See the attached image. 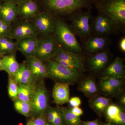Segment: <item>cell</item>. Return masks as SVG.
<instances>
[{"instance_id": "cell-1", "label": "cell", "mask_w": 125, "mask_h": 125, "mask_svg": "<svg viewBox=\"0 0 125 125\" xmlns=\"http://www.w3.org/2000/svg\"><path fill=\"white\" fill-rule=\"evenodd\" d=\"M41 11L53 15L74 14L86 7L88 0H36Z\"/></svg>"}, {"instance_id": "cell-2", "label": "cell", "mask_w": 125, "mask_h": 125, "mask_svg": "<svg viewBox=\"0 0 125 125\" xmlns=\"http://www.w3.org/2000/svg\"><path fill=\"white\" fill-rule=\"evenodd\" d=\"M53 33L58 44L63 48L75 53L82 51L73 32L63 21L60 19L55 20Z\"/></svg>"}, {"instance_id": "cell-3", "label": "cell", "mask_w": 125, "mask_h": 125, "mask_svg": "<svg viewBox=\"0 0 125 125\" xmlns=\"http://www.w3.org/2000/svg\"><path fill=\"white\" fill-rule=\"evenodd\" d=\"M31 106L30 118L46 114L49 106L48 92L43 80L38 81L34 87L30 101Z\"/></svg>"}, {"instance_id": "cell-4", "label": "cell", "mask_w": 125, "mask_h": 125, "mask_svg": "<svg viewBox=\"0 0 125 125\" xmlns=\"http://www.w3.org/2000/svg\"><path fill=\"white\" fill-rule=\"evenodd\" d=\"M45 62L48 77L57 82L73 83L78 80L80 75V71L67 68L52 60Z\"/></svg>"}, {"instance_id": "cell-5", "label": "cell", "mask_w": 125, "mask_h": 125, "mask_svg": "<svg viewBox=\"0 0 125 125\" xmlns=\"http://www.w3.org/2000/svg\"><path fill=\"white\" fill-rule=\"evenodd\" d=\"M98 9L116 25L125 23V0H103L98 4Z\"/></svg>"}, {"instance_id": "cell-6", "label": "cell", "mask_w": 125, "mask_h": 125, "mask_svg": "<svg viewBox=\"0 0 125 125\" xmlns=\"http://www.w3.org/2000/svg\"><path fill=\"white\" fill-rule=\"evenodd\" d=\"M38 44L35 57L45 62L51 60L59 48V45L54 35H42L38 38Z\"/></svg>"}, {"instance_id": "cell-7", "label": "cell", "mask_w": 125, "mask_h": 125, "mask_svg": "<svg viewBox=\"0 0 125 125\" xmlns=\"http://www.w3.org/2000/svg\"><path fill=\"white\" fill-rule=\"evenodd\" d=\"M13 24L9 36L12 39L17 40L29 37H38L39 34L32 21L17 19Z\"/></svg>"}, {"instance_id": "cell-8", "label": "cell", "mask_w": 125, "mask_h": 125, "mask_svg": "<svg viewBox=\"0 0 125 125\" xmlns=\"http://www.w3.org/2000/svg\"><path fill=\"white\" fill-rule=\"evenodd\" d=\"M51 60L64 66L80 71L83 68V63L81 57L75 52L59 47L56 55Z\"/></svg>"}, {"instance_id": "cell-9", "label": "cell", "mask_w": 125, "mask_h": 125, "mask_svg": "<svg viewBox=\"0 0 125 125\" xmlns=\"http://www.w3.org/2000/svg\"><path fill=\"white\" fill-rule=\"evenodd\" d=\"M90 11H78L71 18V27L75 35L81 38L89 36L91 30L89 22Z\"/></svg>"}, {"instance_id": "cell-10", "label": "cell", "mask_w": 125, "mask_h": 125, "mask_svg": "<svg viewBox=\"0 0 125 125\" xmlns=\"http://www.w3.org/2000/svg\"><path fill=\"white\" fill-rule=\"evenodd\" d=\"M55 20L50 14L44 11H40L32 21L39 33L46 35L53 33Z\"/></svg>"}, {"instance_id": "cell-11", "label": "cell", "mask_w": 125, "mask_h": 125, "mask_svg": "<svg viewBox=\"0 0 125 125\" xmlns=\"http://www.w3.org/2000/svg\"><path fill=\"white\" fill-rule=\"evenodd\" d=\"M16 5L18 18L19 19L33 21L41 11L36 0H27Z\"/></svg>"}, {"instance_id": "cell-12", "label": "cell", "mask_w": 125, "mask_h": 125, "mask_svg": "<svg viewBox=\"0 0 125 125\" xmlns=\"http://www.w3.org/2000/svg\"><path fill=\"white\" fill-rule=\"evenodd\" d=\"M15 43L18 50L27 58L35 56L38 44L37 37L25 38L16 40Z\"/></svg>"}, {"instance_id": "cell-13", "label": "cell", "mask_w": 125, "mask_h": 125, "mask_svg": "<svg viewBox=\"0 0 125 125\" xmlns=\"http://www.w3.org/2000/svg\"><path fill=\"white\" fill-rule=\"evenodd\" d=\"M115 25L114 22L109 17L101 13L94 19V30L99 35L107 34L113 31Z\"/></svg>"}, {"instance_id": "cell-14", "label": "cell", "mask_w": 125, "mask_h": 125, "mask_svg": "<svg viewBox=\"0 0 125 125\" xmlns=\"http://www.w3.org/2000/svg\"><path fill=\"white\" fill-rule=\"evenodd\" d=\"M70 89L68 83L56 82L52 90L54 102L57 105H62L69 102Z\"/></svg>"}, {"instance_id": "cell-15", "label": "cell", "mask_w": 125, "mask_h": 125, "mask_svg": "<svg viewBox=\"0 0 125 125\" xmlns=\"http://www.w3.org/2000/svg\"><path fill=\"white\" fill-rule=\"evenodd\" d=\"M13 78L18 84L32 86L38 81L25 63L20 64L18 70Z\"/></svg>"}, {"instance_id": "cell-16", "label": "cell", "mask_w": 125, "mask_h": 125, "mask_svg": "<svg viewBox=\"0 0 125 125\" xmlns=\"http://www.w3.org/2000/svg\"><path fill=\"white\" fill-rule=\"evenodd\" d=\"M125 71L123 61L117 57L105 70L102 79L114 78L122 79L125 76Z\"/></svg>"}, {"instance_id": "cell-17", "label": "cell", "mask_w": 125, "mask_h": 125, "mask_svg": "<svg viewBox=\"0 0 125 125\" xmlns=\"http://www.w3.org/2000/svg\"><path fill=\"white\" fill-rule=\"evenodd\" d=\"M109 122L114 125H125V113L123 109L116 105H109L106 110Z\"/></svg>"}, {"instance_id": "cell-18", "label": "cell", "mask_w": 125, "mask_h": 125, "mask_svg": "<svg viewBox=\"0 0 125 125\" xmlns=\"http://www.w3.org/2000/svg\"><path fill=\"white\" fill-rule=\"evenodd\" d=\"M0 18L9 24L11 25L18 18L17 5L4 2L0 10Z\"/></svg>"}, {"instance_id": "cell-19", "label": "cell", "mask_w": 125, "mask_h": 125, "mask_svg": "<svg viewBox=\"0 0 125 125\" xmlns=\"http://www.w3.org/2000/svg\"><path fill=\"white\" fill-rule=\"evenodd\" d=\"M123 84L122 79L102 78L100 82L101 91L107 95H113L121 88Z\"/></svg>"}, {"instance_id": "cell-20", "label": "cell", "mask_w": 125, "mask_h": 125, "mask_svg": "<svg viewBox=\"0 0 125 125\" xmlns=\"http://www.w3.org/2000/svg\"><path fill=\"white\" fill-rule=\"evenodd\" d=\"M108 61L107 52L103 51L89 58V63L92 70L99 71L104 68Z\"/></svg>"}, {"instance_id": "cell-21", "label": "cell", "mask_w": 125, "mask_h": 125, "mask_svg": "<svg viewBox=\"0 0 125 125\" xmlns=\"http://www.w3.org/2000/svg\"><path fill=\"white\" fill-rule=\"evenodd\" d=\"M3 70L6 72L9 76L13 77L15 74L19 67L15 53L5 55L2 58Z\"/></svg>"}, {"instance_id": "cell-22", "label": "cell", "mask_w": 125, "mask_h": 125, "mask_svg": "<svg viewBox=\"0 0 125 125\" xmlns=\"http://www.w3.org/2000/svg\"><path fill=\"white\" fill-rule=\"evenodd\" d=\"M106 43L104 37L99 36L90 37L85 41L84 47L90 53L98 51L104 48Z\"/></svg>"}, {"instance_id": "cell-23", "label": "cell", "mask_w": 125, "mask_h": 125, "mask_svg": "<svg viewBox=\"0 0 125 125\" xmlns=\"http://www.w3.org/2000/svg\"><path fill=\"white\" fill-rule=\"evenodd\" d=\"M15 42L9 37H0V52L2 54L15 53L17 51Z\"/></svg>"}, {"instance_id": "cell-24", "label": "cell", "mask_w": 125, "mask_h": 125, "mask_svg": "<svg viewBox=\"0 0 125 125\" xmlns=\"http://www.w3.org/2000/svg\"><path fill=\"white\" fill-rule=\"evenodd\" d=\"M25 63L36 80L39 72L46 64L45 62L35 56L27 58Z\"/></svg>"}, {"instance_id": "cell-25", "label": "cell", "mask_w": 125, "mask_h": 125, "mask_svg": "<svg viewBox=\"0 0 125 125\" xmlns=\"http://www.w3.org/2000/svg\"><path fill=\"white\" fill-rule=\"evenodd\" d=\"M110 100L103 97H98L91 101L90 105L93 109L99 114H101L109 106Z\"/></svg>"}, {"instance_id": "cell-26", "label": "cell", "mask_w": 125, "mask_h": 125, "mask_svg": "<svg viewBox=\"0 0 125 125\" xmlns=\"http://www.w3.org/2000/svg\"><path fill=\"white\" fill-rule=\"evenodd\" d=\"M62 113L67 125H81L82 121L80 116H76L73 114L70 109L64 107H59Z\"/></svg>"}, {"instance_id": "cell-27", "label": "cell", "mask_w": 125, "mask_h": 125, "mask_svg": "<svg viewBox=\"0 0 125 125\" xmlns=\"http://www.w3.org/2000/svg\"><path fill=\"white\" fill-rule=\"evenodd\" d=\"M79 89L84 94L92 95L97 92V88L95 82L92 78H88L82 81L79 85Z\"/></svg>"}, {"instance_id": "cell-28", "label": "cell", "mask_w": 125, "mask_h": 125, "mask_svg": "<svg viewBox=\"0 0 125 125\" xmlns=\"http://www.w3.org/2000/svg\"><path fill=\"white\" fill-rule=\"evenodd\" d=\"M35 85L32 86L18 84V99L23 102H30L33 90Z\"/></svg>"}, {"instance_id": "cell-29", "label": "cell", "mask_w": 125, "mask_h": 125, "mask_svg": "<svg viewBox=\"0 0 125 125\" xmlns=\"http://www.w3.org/2000/svg\"><path fill=\"white\" fill-rule=\"evenodd\" d=\"M14 106L19 113L27 118L31 116V106L29 102H24L17 99L14 101Z\"/></svg>"}, {"instance_id": "cell-30", "label": "cell", "mask_w": 125, "mask_h": 125, "mask_svg": "<svg viewBox=\"0 0 125 125\" xmlns=\"http://www.w3.org/2000/svg\"><path fill=\"white\" fill-rule=\"evenodd\" d=\"M18 85L11 76H9L8 85V94L10 98L14 101L18 99Z\"/></svg>"}, {"instance_id": "cell-31", "label": "cell", "mask_w": 125, "mask_h": 125, "mask_svg": "<svg viewBox=\"0 0 125 125\" xmlns=\"http://www.w3.org/2000/svg\"><path fill=\"white\" fill-rule=\"evenodd\" d=\"M11 25L7 23L0 18V37H9Z\"/></svg>"}, {"instance_id": "cell-32", "label": "cell", "mask_w": 125, "mask_h": 125, "mask_svg": "<svg viewBox=\"0 0 125 125\" xmlns=\"http://www.w3.org/2000/svg\"><path fill=\"white\" fill-rule=\"evenodd\" d=\"M52 124V125H67L59 107L56 108L55 117Z\"/></svg>"}, {"instance_id": "cell-33", "label": "cell", "mask_w": 125, "mask_h": 125, "mask_svg": "<svg viewBox=\"0 0 125 125\" xmlns=\"http://www.w3.org/2000/svg\"><path fill=\"white\" fill-rule=\"evenodd\" d=\"M32 119V125H45L47 121L46 114Z\"/></svg>"}, {"instance_id": "cell-34", "label": "cell", "mask_w": 125, "mask_h": 125, "mask_svg": "<svg viewBox=\"0 0 125 125\" xmlns=\"http://www.w3.org/2000/svg\"><path fill=\"white\" fill-rule=\"evenodd\" d=\"M56 108L52 107L49 106L46 112L47 121L49 123H52L55 114Z\"/></svg>"}, {"instance_id": "cell-35", "label": "cell", "mask_w": 125, "mask_h": 125, "mask_svg": "<svg viewBox=\"0 0 125 125\" xmlns=\"http://www.w3.org/2000/svg\"><path fill=\"white\" fill-rule=\"evenodd\" d=\"M69 103L72 107H79L81 104V100L78 97H73L70 99L69 101Z\"/></svg>"}, {"instance_id": "cell-36", "label": "cell", "mask_w": 125, "mask_h": 125, "mask_svg": "<svg viewBox=\"0 0 125 125\" xmlns=\"http://www.w3.org/2000/svg\"><path fill=\"white\" fill-rule=\"evenodd\" d=\"M70 110L76 116H80L83 114V110L79 107H73Z\"/></svg>"}, {"instance_id": "cell-37", "label": "cell", "mask_w": 125, "mask_h": 125, "mask_svg": "<svg viewBox=\"0 0 125 125\" xmlns=\"http://www.w3.org/2000/svg\"><path fill=\"white\" fill-rule=\"evenodd\" d=\"M81 125H101L99 122L98 120H95L93 121L83 122Z\"/></svg>"}, {"instance_id": "cell-38", "label": "cell", "mask_w": 125, "mask_h": 125, "mask_svg": "<svg viewBox=\"0 0 125 125\" xmlns=\"http://www.w3.org/2000/svg\"><path fill=\"white\" fill-rule=\"evenodd\" d=\"M119 47L122 51L125 52V37L121 39L119 43Z\"/></svg>"}, {"instance_id": "cell-39", "label": "cell", "mask_w": 125, "mask_h": 125, "mask_svg": "<svg viewBox=\"0 0 125 125\" xmlns=\"http://www.w3.org/2000/svg\"><path fill=\"white\" fill-rule=\"evenodd\" d=\"M1 0V1H4V2H10V3H13L16 5H18L27 0Z\"/></svg>"}, {"instance_id": "cell-40", "label": "cell", "mask_w": 125, "mask_h": 125, "mask_svg": "<svg viewBox=\"0 0 125 125\" xmlns=\"http://www.w3.org/2000/svg\"><path fill=\"white\" fill-rule=\"evenodd\" d=\"M120 102L122 105H125V95L121 97L120 99Z\"/></svg>"}, {"instance_id": "cell-41", "label": "cell", "mask_w": 125, "mask_h": 125, "mask_svg": "<svg viewBox=\"0 0 125 125\" xmlns=\"http://www.w3.org/2000/svg\"><path fill=\"white\" fill-rule=\"evenodd\" d=\"M3 71V66H2V59L0 58V71Z\"/></svg>"}, {"instance_id": "cell-42", "label": "cell", "mask_w": 125, "mask_h": 125, "mask_svg": "<svg viewBox=\"0 0 125 125\" xmlns=\"http://www.w3.org/2000/svg\"><path fill=\"white\" fill-rule=\"evenodd\" d=\"M26 125H32V119L30 118L29 120L27 122Z\"/></svg>"}, {"instance_id": "cell-43", "label": "cell", "mask_w": 125, "mask_h": 125, "mask_svg": "<svg viewBox=\"0 0 125 125\" xmlns=\"http://www.w3.org/2000/svg\"><path fill=\"white\" fill-rule=\"evenodd\" d=\"M5 55H4V54H2V53L0 52V58L2 59V58H3V57Z\"/></svg>"}, {"instance_id": "cell-44", "label": "cell", "mask_w": 125, "mask_h": 125, "mask_svg": "<svg viewBox=\"0 0 125 125\" xmlns=\"http://www.w3.org/2000/svg\"><path fill=\"white\" fill-rule=\"evenodd\" d=\"M103 125H114L110 122H108V123H104Z\"/></svg>"}, {"instance_id": "cell-45", "label": "cell", "mask_w": 125, "mask_h": 125, "mask_svg": "<svg viewBox=\"0 0 125 125\" xmlns=\"http://www.w3.org/2000/svg\"><path fill=\"white\" fill-rule=\"evenodd\" d=\"M52 125L51 123H49V122H48L47 121L46 123V125Z\"/></svg>"}, {"instance_id": "cell-46", "label": "cell", "mask_w": 125, "mask_h": 125, "mask_svg": "<svg viewBox=\"0 0 125 125\" xmlns=\"http://www.w3.org/2000/svg\"><path fill=\"white\" fill-rule=\"evenodd\" d=\"M2 1H1V0H0V10L1 8V6H2Z\"/></svg>"}]
</instances>
